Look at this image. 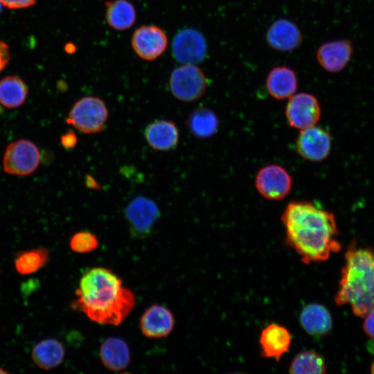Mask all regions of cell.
Masks as SVG:
<instances>
[{
    "label": "cell",
    "mask_w": 374,
    "mask_h": 374,
    "mask_svg": "<svg viewBox=\"0 0 374 374\" xmlns=\"http://www.w3.org/2000/svg\"><path fill=\"white\" fill-rule=\"evenodd\" d=\"M292 336L284 326L270 323L261 331L260 345L261 355L265 358H274L278 361L290 347Z\"/></svg>",
    "instance_id": "obj_17"
},
{
    "label": "cell",
    "mask_w": 374,
    "mask_h": 374,
    "mask_svg": "<svg viewBox=\"0 0 374 374\" xmlns=\"http://www.w3.org/2000/svg\"><path fill=\"white\" fill-rule=\"evenodd\" d=\"M266 40L271 48L278 51L288 52L301 45L303 35L294 23L286 19H279L268 28Z\"/></svg>",
    "instance_id": "obj_16"
},
{
    "label": "cell",
    "mask_w": 374,
    "mask_h": 374,
    "mask_svg": "<svg viewBox=\"0 0 374 374\" xmlns=\"http://www.w3.org/2000/svg\"><path fill=\"white\" fill-rule=\"evenodd\" d=\"M99 354L105 367L113 371L126 368L130 362L129 346L119 337L106 339L100 345Z\"/></svg>",
    "instance_id": "obj_20"
},
{
    "label": "cell",
    "mask_w": 374,
    "mask_h": 374,
    "mask_svg": "<svg viewBox=\"0 0 374 374\" xmlns=\"http://www.w3.org/2000/svg\"><path fill=\"white\" fill-rule=\"evenodd\" d=\"M144 137L153 150L167 152L175 149L178 145L179 131L173 121L157 119L145 127Z\"/></svg>",
    "instance_id": "obj_15"
},
{
    "label": "cell",
    "mask_w": 374,
    "mask_h": 374,
    "mask_svg": "<svg viewBox=\"0 0 374 374\" xmlns=\"http://www.w3.org/2000/svg\"><path fill=\"white\" fill-rule=\"evenodd\" d=\"M108 118L109 110L102 99L84 96L72 106L66 123L82 133L96 134L104 130Z\"/></svg>",
    "instance_id": "obj_4"
},
{
    "label": "cell",
    "mask_w": 374,
    "mask_h": 374,
    "mask_svg": "<svg viewBox=\"0 0 374 374\" xmlns=\"http://www.w3.org/2000/svg\"><path fill=\"white\" fill-rule=\"evenodd\" d=\"M139 323L141 330L145 337L160 339L170 334L174 328L175 319L168 308L154 304L145 310Z\"/></svg>",
    "instance_id": "obj_13"
},
{
    "label": "cell",
    "mask_w": 374,
    "mask_h": 374,
    "mask_svg": "<svg viewBox=\"0 0 374 374\" xmlns=\"http://www.w3.org/2000/svg\"><path fill=\"white\" fill-rule=\"evenodd\" d=\"M161 212L157 204L145 195L132 198L124 208V216L134 238H145L152 232Z\"/></svg>",
    "instance_id": "obj_6"
},
{
    "label": "cell",
    "mask_w": 374,
    "mask_h": 374,
    "mask_svg": "<svg viewBox=\"0 0 374 374\" xmlns=\"http://www.w3.org/2000/svg\"><path fill=\"white\" fill-rule=\"evenodd\" d=\"M371 373H373V374H374V362H373V364H371Z\"/></svg>",
    "instance_id": "obj_33"
},
{
    "label": "cell",
    "mask_w": 374,
    "mask_h": 374,
    "mask_svg": "<svg viewBox=\"0 0 374 374\" xmlns=\"http://www.w3.org/2000/svg\"><path fill=\"white\" fill-rule=\"evenodd\" d=\"M364 317L363 329L370 338L374 339V310L368 312Z\"/></svg>",
    "instance_id": "obj_30"
},
{
    "label": "cell",
    "mask_w": 374,
    "mask_h": 374,
    "mask_svg": "<svg viewBox=\"0 0 374 374\" xmlns=\"http://www.w3.org/2000/svg\"><path fill=\"white\" fill-rule=\"evenodd\" d=\"M299 320L305 331L314 337L326 335L332 326L330 312L326 307L317 303L305 306L301 312Z\"/></svg>",
    "instance_id": "obj_19"
},
{
    "label": "cell",
    "mask_w": 374,
    "mask_h": 374,
    "mask_svg": "<svg viewBox=\"0 0 374 374\" xmlns=\"http://www.w3.org/2000/svg\"><path fill=\"white\" fill-rule=\"evenodd\" d=\"M1 5H2V3H1V2L0 1V12H1Z\"/></svg>",
    "instance_id": "obj_35"
},
{
    "label": "cell",
    "mask_w": 374,
    "mask_h": 374,
    "mask_svg": "<svg viewBox=\"0 0 374 374\" xmlns=\"http://www.w3.org/2000/svg\"><path fill=\"white\" fill-rule=\"evenodd\" d=\"M40 153L30 141L20 139L10 143L3 157L4 171L10 175L26 176L34 172L39 166Z\"/></svg>",
    "instance_id": "obj_7"
},
{
    "label": "cell",
    "mask_w": 374,
    "mask_h": 374,
    "mask_svg": "<svg viewBox=\"0 0 374 374\" xmlns=\"http://www.w3.org/2000/svg\"><path fill=\"white\" fill-rule=\"evenodd\" d=\"M78 136L73 130H69L61 135L60 142L62 147L66 150L75 148L78 143Z\"/></svg>",
    "instance_id": "obj_28"
},
{
    "label": "cell",
    "mask_w": 374,
    "mask_h": 374,
    "mask_svg": "<svg viewBox=\"0 0 374 374\" xmlns=\"http://www.w3.org/2000/svg\"><path fill=\"white\" fill-rule=\"evenodd\" d=\"M97 237L89 231L75 233L70 239L69 246L72 251L79 253H90L98 247Z\"/></svg>",
    "instance_id": "obj_27"
},
{
    "label": "cell",
    "mask_w": 374,
    "mask_h": 374,
    "mask_svg": "<svg viewBox=\"0 0 374 374\" xmlns=\"http://www.w3.org/2000/svg\"><path fill=\"white\" fill-rule=\"evenodd\" d=\"M281 221L286 242L305 264L326 261L341 249L334 214L311 202H290Z\"/></svg>",
    "instance_id": "obj_1"
},
{
    "label": "cell",
    "mask_w": 374,
    "mask_h": 374,
    "mask_svg": "<svg viewBox=\"0 0 374 374\" xmlns=\"http://www.w3.org/2000/svg\"><path fill=\"white\" fill-rule=\"evenodd\" d=\"M7 373L6 371H5L3 368H0V373Z\"/></svg>",
    "instance_id": "obj_34"
},
{
    "label": "cell",
    "mask_w": 374,
    "mask_h": 374,
    "mask_svg": "<svg viewBox=\"0 0 374 374\" xmlns=\"http://www.w3.org/2000/svg\"><path fill=\"white\" fill-rule=\"evenodd\" d=\"M298 81L294 71L286 66L271 69L266 78L267 90L276 100L289 99L296 93Z\"/></svg>",
    "instance_id": "obj_18"
},
{
    "label": "cell",
    "mask_w": 374,
    "mask_h": 374,
    "mask_svg": "<svg viewBox=\"0 0 374 374\" xmlns=\"http://www.w3.org/2000/svg\"><path fill=\"white\" fill-rule=\"evenodd\" d=\"M331 145L328 132L316 125L300 130L295 143L298 154L312 162L326 159L330 153Z\"/></svg>",
    "instance_id": "obj_10"
},
{
    "label": "cell",
    "mask_w": 374,
    "mask_h": 374,
    "mask_svg": "<svg viewBox=\"0 0 374 374\" xmlns=\"http://www.w3.org/2000/svg\"><path fill=\"white\" fill-rule=\"evenodd\" d=\"M285 114L291 127L302 130L316 125L321 117V107L314 95L301 92L288 99Z\"/></svg>",
    "instance_id": "obj_9"
},
{
    "label": "cell",
    "mask_w": 374,
    "mask_h": 374,
    "mask_svg": "<svg viewBox=\"0 0 374 374\" xmlns=\"http://www.w3.org/2000/svg\"><path fill=\"white\" fill-rule=\"evenodd\" d=\"M28 96L25 82L16 76H6L0 80V104L9 109L22 105Z\"/></svg>",
    "instance_id": "obj_24"
},
{
    "label": "cell",
    "mask_w": 374,
    "mask_h": 374,
    "mask_svg": "<svg viewBox=\"0 0 374 374\" xmlns=\"http://www.w3.org/2000/svg\"><path fill=\"white\" fill-rule=\"evenodd\" d=\"M344 258L335 303L339 306L348 304L355 315L364 317L374 310V251L359 247L353 240Z\"/></svg>",
    "instance_id": "obj_3"
},
{
    "label": "cell",
    "mask_w": 374,
    "mask_h": 374,
    "mask_svg": "<svg viewBox=\"0 0 374 374\" xmlns=\"http://www.w3.org/2000/svg\"><path fill=\"white\" fill-rule=\"evenodd\" d=\"M65 350L62 344L55 339H46L38 342L32 351V359L40 368L50 370L64 360Z\"/></svg>",
    "instance_id": "obj_21"
},
{
    "label": "cell",
    "mask_w": 374,
    "mask_h": 374,
    "mask_svg": "<svg viewBox=\"0 0 374 374\" xmlns=\"http://www.w3.org/2000/svg\"><path fill=\"white\" fill-rule=\"evenodd\" d=\"M105 17L110 27L116 30H125L136 21L134 6L127 0H110L105 2Z\"/></svg>",
    "instance_id": "obj_22"
},
{
    "label": "cell",
    "mask_w": 374,
    "mask_h": 374,
    "mask_svg": "<svg viewBox=\"0 0 374 374\" xmlns=\"http://www.w3.org/2000/svg\"><path fill=\"white\" fill-rule=\"evenodd\" d=\"M132 46L141 59L152 61L160 57L168 46L166 33L157 26L146 25L138 28L133 33Z\"/></svg>",
    "instance_id": "obj_11"
},
{
    "label": "cell",
    "mask_w": 374,
    "mask_h": 374,
    "mask_svg": "<svg viewBox=\"0 0 374 374\" xmlns=\"http://www.w3.org/2000/svg\"><path fill=\"white\" fill-rule=\"evenodd\" d=\"M255 187L258 193L265 199L281 200L290 193L292 179L283 166L269 164L261 168L257 172Z\"/></svg>",
    "instance_id": "obj_8"
},
{
    "label": "cell",
    "mask_w": 374,
    "mask_h": 374,
    "mask_svg": "<svg viewBox=\"0 0 374 374\" xmlns=\"http://www.w3.org/2000/svg\"><path fill=\"white\" fill-rule=\"evenodd\" d=\"M289 371L294 374H323L326 373L323 358L312 350L303 351L296 355L289 367Z\"/></svg>",
    "instance_id": "obj_25"
},
{
    "label": "cell",
    "mask_w": 374,
    "mask_h": 374,
    "mask_svg": "<svg viewBox=\"0 0 374 374\" xmlns=\"http://www.w3.org/2000/svg\"><path fill=\"white\" fill-rule=\"evenodd\" d=\"M169 87L177 100L190 103L200 98L207 87V79L203 71L193 64H183L172 71Z\"/></svg>",
    "instance_id": "obj_5"
},
{
    "label": "cell",
    "mask_w": 374,
    "mask_h": 374,
    "mask_svg": "<svg viewBox=\"0 0 374 374\" xmlns=\"http://www.w3.org/2000/svg\"><path fill=\"white\" fill-rule=\"evenodd\" d=\"M353 54V46L346 39L328 42L317 51V60L326 71L336 73L343 70L348 64Z\"/></svg>",
    "instance_id": "obj_14"
},
{
    "label": "cell",
    "mask_w": 374,
    "mask_h": 374,
    "mask_svg": "<svg viewBox=\"0 0 374 374\" xmlns=\"http://www.w3.org/2000/svg\"><path fill=\"white\" fill-rule=\"evenodd\" d=\"M73 307L102 325H120L132 311L136 297L110 269L98 267L81 277Z\"/></svg>",
    "instance_id": "obj_2"
},
{
    "label": "cell",
    "mask_w": 374,
    "mask_h": 374,
    "mask_svg": "<svg viewBox=\"0 0 374 374\" xmlns=\"http://www.w3.org/2000/svg\"><path fill=\"white\" fill-rule=\"evenodd\" d=\"M10 59L8 46L0 40V72L7 66Z\"/></svg>",
    "instance_id": "obj_31"
},
{
    "label": "cell",
    "mask_w": 374,
    "mask_h": 374,
    "mask_svg": "<svg viewBox=\"0 0 374 374\" xmlns=\"http://www.w3.org/2000/svg\"><path fill=\"white\" fill-rule=\"evenodd\" d=\"M87 185L89 187L96 188V186L97 184H96V181H93V178H91L90 176H88L87 179Z\"/></svg>",
    "instance_id": "obj_32"
},
{
    "label": "cell",
    "mask_w": 374,
    "mask_h": 374,
    "mask_svg": "<svg viewBox=\"0 0 374 374\" xmlns=\"http://www.w3.org/2000/svg\"><path fill=\"white\" fill-rule=\"evenodd\" d=\"M186 126L190 132L198 139H208L218 130L216 114L207 107H198L188 116Z\"/></svg>",
    "instance_id": "obj_23"
},
{
    "label": "cell",
    "mask_w": 374,
    "mask_h": 374,
    "mask_svg": "<svg viewBox=\"0 0 374 374\" xmlns=\"http://www.w3.org/2000/svg\"><path fill=\"white\" fill-rule=\"evenodd\" d=\"M207 46L204 36L197 30L187 28L179 31L174 38L172 53L182 64H196L206 57Z\"/></svg>",
    "instance_id": "obj_12"
},
{
    "label": "cell",
    "mask_w": 374,
    "mask_h": 374,
    "mask_svg": "<svg viewBox=\"0 0 374 374\" xmlns=\"http://www.w3.org/2000/svg\"><path fill=\"white\" fill-rule=\"evenodd\" d=\"M48 258V251L42 247L22 251L16 257L15 269L21 274H31L43 267Z\"/></svg>",
    "instance_id": "obj_26"
},
{
    "label": "cell",
    "mask_w": 374,
    "mask_h": 374,
    "mask_svg": "<svg viewBox=\"0 0 374 374\" xmlns=\"http://www.w3.org/2000/svg\"><path fill=\"white\" fill-rule=\"evenodd\" d=\"M0 1L8 8L19 9L32 6L36 0H0Z\"/></svg>",
    "instance_id": "obj_29"
}]
</instances>
